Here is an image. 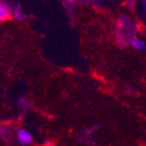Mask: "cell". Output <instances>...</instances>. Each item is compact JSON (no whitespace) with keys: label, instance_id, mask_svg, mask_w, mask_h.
I'll return each instance as SVG.
<instances>
[{"label":"cell","instance_id":"2","mask_svg":"<svg viewBox=\"0 0 146 146\" xmlns=\"http://www.w3.org/2000/svg\"><path fill=\"white\" fill-rule=\"evenodd\" d=\"M77 140L81 143L85 144V145H89V146H96V141L92 138V137H89L84 135L83 133H80L76 136Z\"/></svg>","mask_w":146,"mask_h":146},{"label":"cell","instance_id":"6","mask_svg":"<svg viewBox=\"0 0 146 146\" xmlns=\"http://www.w3.org/2000/svg\"><path fill=\"white\" fill-rule=\"evenodd\" d=\"M127 92L129 94H130L131 96H137V91L135 90V89H133L132 87H127Z\"/></svg>","mask_w":146,"mask_h":146},{"label":"cell","instance_id":"4","mask_svg":"<svg viewBox=\"0 0 146 146\" xmlns=\"http://www.w3.org/2000/svg\"><path fill=\"white\" fill-rule=\"evenodd\" d=\"M100 126L98 125V124H94V125H91L89 126L88 128H86L85 130H83V134L86 135V136H89V137H92V135L94 134V133L96 132V131L100 129Z\"/></svg>","mask_w":146,"mask_h":146},{"label":"cell","instance_id":"8","mask_svg":"<svg viewBox=\"0 0 146 146\" xmlns=\"http://www.w3.org/2000/svg\"><path fill=\"white\" fill-rule=\"evenodd\" d=\"M141 5L143 7V9L146 11V0H141Z\"/></svg>","mask_w":146,"mask_h":146},{"label":"cell","instance_id":"3","mask_svg":"<svg viewBox=\"0 0 146 146\" xmlns=\"http://www.w3.org/2000/svg\"><path fill=\"white\" fill-rule=\"evenodd\" d=\"M131 46L133 48L136 49L138 51H145L146 50V43L143 42L141 39H138V38H133L130 42Z\"/></svg>","mask_w":146,"mask_h":146},{"label":"cell","instance_id":"7","mask_svg":"<svg viewBox=\"0 0 146 146\" xmlns=\"http://www.w3.org/2000/svg\"><path fill=\"white\" fill-rule=\"evenodd\" d=\"M136 2L137 0H128V5H129V7L133 8L135 6V4H136Z\"/></svg>","mask_w":146,"mask_h":146},{"label":"cell","instance_id":"5","mask_svg":"<svg viewBox=\"0 0 146 146\" xmlns=\"http://www.w3.org/2000/svg\"><path fill=\"white\" fill-rule=\"evenodd\" d=\"M9 17V11L6 6L0 4V21H6L7 18Z\"/></svg>","mask_w":146,"mask_h":146},{"label":"cell","instance_id":"1","mask_svg":"<svg viewBox=\"0 0 146 146\" xmlns=\"http://www.w3.org/2000/svg\"><path fill=\"white\" fill-rule=\"evenodd\" d=\"M16 141L21 146H29L34 142V137L29 131L25 129H19L15 135Z\"/></svg>","mask_w":146,"mask_h":146}]
</instances>
